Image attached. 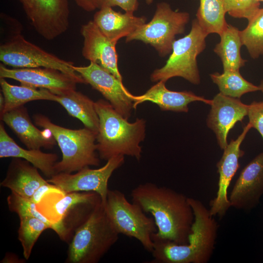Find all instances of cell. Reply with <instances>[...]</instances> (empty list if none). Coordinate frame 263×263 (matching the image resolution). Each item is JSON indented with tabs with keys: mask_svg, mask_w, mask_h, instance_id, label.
<instances>
[{
	"mask_svg": "<svg viewBox=\"0 0 263 263\" xmlns=\"http://www.w3.org/2000/svg\"><path fill=\"white\" fill-rule=\"evenodd\" d=\"M131 196L132 202L153 216L157 230L151 237L179 244L188 243L194 220L188 197L169 188L151 182L135 187Z\"/></svg>",
	"mask_w": 263,
	"mask_h": 263,
	"instance_id": "obj_1",
	"label": "cell"
},
{
	"mask_svg": "<svg viewBox=\"0 0 263 263\" xmlns=\"http://www.w3.org/2000/svg\"><path fill=\"white\" fill-rule=\"evenodd\" d=\"M194 215L192 233L187 244L151 237L152 263H207L215 249L219 225L209 210L200 200L188 198Z\"/></svg>",
	"mask_w": 263,
	"mask_h": 263,
	"instance_id": "obj_2",
	"label": "cell"
},
{
	"mask_svg": "<svg viewBox=\"0 0 263 263\" xmlns=\"http://www.w3.org/2000/svg\"><path fill=\"white\" fill-rule=\"evenodd\" d=\"M99 124L96 136L97 151L100 159L108 161L117 155H128L139 161L140 145L146 135V121L137 118L130 123L120 114L108 101L95 102Z\"/></svg>",
	"mask_w": 263,
	"mask_h": 263,
	"instance_id": "obj_3",
	"label": "cell"
},
{
	"mask_svg": "<svg viewBox=\"0 0 263 263\" xmlns=\"http://www.w3.org/2000/svg\"><path fill=\"white\" fill-rule=\"evenodd\" d=\"M119 235L100 201L88 218L75 230L66 263H98L117 242Z\"/></svg>",
	"mask_w": 263,
	"mask_h": 263,
	"instance_id": "obj_4",
	"label": "cell"
},
{
	"mask_svg": "<svg viewBox=\"0 0 263 263\" xmlns=\"http://www.w3.org/2000/svg\"><path fill=\"white\" fill-rule=\"evenodd\" d=\"M33 119L37 126L53 135L62 152V159L55 167L56 174L71 173L86 167L100 165L95 144L96 133L85 127L72 130L56 125L41 114L35 115Z\"/></svg>",
	"mask_w": 263,
	"mask_h": 263,
	"instance_id": "obj_5",
	"label": "cell"
},
{
	"mask_svg": "<svg viewBox=\"0 0 263 263\" xmlns=\"http://www.w3.org/2000/svg\"><path fill=\"white\" fill-rule=\"evenodd\" d=\"M207 36L196 19H193L189 33L175 40L166 64L153 71L150 76V80L166 82L171 78L181 77L194 85L199 84L200 76L197 57L206 48Z\"/></svg>",
	"mask_w": 263,
	"mask_h": 263,
	"instance_id": "obj_6",
	"label": "cell"
},
{
	"mask_svg": "<svg viewBox=\"0 0 263 263\" xmlns=\"http://www.w3.org/2000/svg\"><path fill=\"white\" fill-rule=\"evenodd\" d=\"M104 207L112 224L119 234L136 239L146 250L152 251L151 235L157 231L153 218L146 215L139 206L131 203L125 194L117 189H109Z\"/></svg>",
	"mask_w": 263,
	"mask_h": 263,
	"instance_id": "obj_7",
	"label": "cell"
},
{
	"mask_svg": "<svg viewBox=\"0 0 263 263\" xmlns=\"http://www.w3.org/2000/svg\"><path fill=\"white\" fill-rule=\"evenodd\" d=\"M189 17L188 13L174 11L167 2L158 3L151 20L127 36L126 42L142 41L164 57L171 53L176 35L184 33Z\"/></svg>",
	"mask_w": 263,
	"mask_h": 263,
	"instance_id": "obj_8",
	"label": "cell"
},
{
	"mask_svg": "<svg viewBox=\"0 0 263 263\" xmlns=\"http://www.w3.org/2000/svg\"><path fill=\"white\" fill-rule=\"evenodd\" d=\"M0 60L15 68H50L73 77L82 76L73 68V63L62 59L27 41L19 33L11 36L0 46Z\"/></svg>",
	"mask_w": 263,
	"mask_h": 263,
	"instance_id": "obj_9",
	"label": "cell"
},
{
	"mask_svg": "<svg viewBox=\"0 0 263 263\" xmlns=\"http://www.w3.org/2000/svg\"><path fill=\"white\" fill-rule=\"evenodd\" d=\"M103 167L96 169L85 167L75 174L59 172L47 181L58 187L64 193L72 192H95L104 205L108 192V181L115 170L124 163V156H115Z\"/></svg>",
	"mask_w": 263,
	"mask_h": 263,
	"instance_id": "obj_10",
	"label": "cell"
},
{
	"mask_svg": "<svg viewBox=\"0 0 263 263\" xmlns=\"http://www.w3.org/2000/svg\"><path fill=\"white\" fill-rule=\"evenodd\" d=\"M36 31L51 40L68 29L70 8L68 0H19Z\"/></svg>",
	"mask_w": 263,
	"mask_h": 263,
	"instance_id": "obj_11",
	"label": "cell"
},
{
	"mask_svg": "<svg viewBox=\"0 0 263 263\" xmlns=\"http://www.w3.org/2000/svg\"><path fill=\"white\" fill-rule=\"evenodd\" d=\"M73 68L87 84L100 92L120 114L128 120L134 109V95L126 89L122 81L93 62L87 66L74 65Z\"/></svg>",
	"mask_w": 263,
	"mask_h": 263,
	"instance_id": "obj_12",
	"label": "cell"
},
{
	"mask_svg": "<svg viewBox=\"0 0 263 263\" xmlns=\"http://www.w3.org/2000/svg\"><path fill=\"white\" fill-rule=\"evenodd\" d=\"M0 78H11L21 85L45 89L59 94L76 90L77 83L87 84L84 78L73 77L59 70L44 67L14 68L0 65Z\"/></svg>",
	"mask_w": 263,
	"mask_h": 263,
	"instance_id": "obj_13",
	"label": "cell"
},
{
	"mask_svg": "<svg viewBox=\"0 0 263 263\" xmlns=\"http://www.w3.org/2000/svg\"><path fill=\"white\" fill-rule=\"evenodd\" d=\"M251 128V125L248 123L238 138L235 140H231L224 150L222 156L217 163V171L219 175L218 190L216 197L210 202L209 209L210 214L213 216H218L222 218L231 207L227 190L232 178L239 167V159L244 154V151L240 148L241 144Z\"/></svg>",
	"mask_w": 263,
	"mask_h": 263,
	"instance_id": "obj_14",
	"label": "cell"
},
{
	"mask_svg": "<svg viewBox=\"0 0 263 263\" xmlns=\"http://www.w3.org/2000/svg\"><path fill=\"white\" fill-rule=\"evenodd\" d=\"M206 122L215 133L217 144L224 150L227 146V137L236 123L247 115L249 105L240 98H233L219 93L214 96Z\"/></svg>",
	"mask_w": 263,
	"mask_h": 263,
	"instance_id": "obj_15",
	"label": "cell"
},
{
	"mask_svg": "<svg viewBox=\"0 0 263 263\" xmlns=\"http://www.w3.org/2000/svg\"><path fill=\"white\" fill-rule=\"evenodd\" d=\"M263 195V152L254 158L242 170L228 197L231 207L250 211Z\"/></svg>",
	"mask_w": 263,
	"mask_h": 263,
	"instance_id": "obj_16",
	"label": "cell"
},
{
	"mask_svg": "<svg viewBox=\"0 0 263 263\" xmlns=\"http://www.w3.org/2000/svg\"><path fill=\"white\" fill-rule=\"evenodd\" d=\"M80 32L83 38V56L99 64L122 81L117 66L116 43L106 37L93 20L83 25Z\"/></svg>",
	"mask_w": 263,
	"mask_h": 263,
	"instance_id": "obj_17",
	"label": "cell"
},
{
	"mask_svg": "<svg viewBox=\"0 0 263 263\" xmlns=\"http://www.w3.org/2000/svg\"><path fill=\"white\" fill-rule=\"evenodd\" d=\"M0 117L28 149H51L56 145L51 133L41 131L33 124L23 106L4 113Z\"/></svg>",
	"mask_w": 263,
	"mask_h": 263,
	"instance_id": "obj_18",
	"label": "cell"
},
{
	"mask_svg": "<svg viewBox=\"0 0 263 263\" xmlns=\"http://www.w3.org/2000/svg\"><path fill=\"white\" fill-rule=\"evenodd\" d=\"M166 82L159 81L150 87L145 93L134 95L133 108L145 101H150L157 105L162 111L188 113V104L194 101L203 102L210 105L212 99L197 95L191 91H173L169 90Z\"/></svg>",
	"mask_w": 263,
	"mask_h": 263,
	"instance_id": "obj_19",
	"label": "cell"
},
{
	"mask_svg": "<svg viewBox=\"0 0 263 263\" xmlns=\"http://www.w3.org/2000/svg\"><path fill=\"white\" fill-rule=\"evenodd\" d=\"M100 201V196L95 192L62 193L59 199L50 203L42 214L53 224V230L61 240L67 242L68 238L63 223L70 214H72L82 204H95Z\"/></svg>",
	"mask_w": 263,
	"mask_h": 263,
	"instance_id": "obj_20",
	"label": "cell"
},
{
	"mask_svg": "<svg viewBox=\"0 0 263 263\" xmlns=\"http://www.w3.org/2000/svg\"><path fill=\"white\" fill-rule=\"evenodd\" d=\"M145 16L136 17L132 13H122L112 7H103L94 15V22L112 41L117 43L123 37H127L146 23Z\"/></svg>",
	"mask_w": 263,
	"mask_h": 263,
	"instance_id": "obj_21",
	"label": "cell"
},
{
	"mask_svg": "<svg viewBox=\"0 0 263 263\" xmlns=\"http://www.w3.org/2000/svg\"><path fill=\"white\" fill-rule=\"evenodd\" d=\"M37 168L25 160L14 158L10 163L0 186L22 197L30 198L41 185L47 183Z\"/></svg>",
	"mask_w": 263,
	"mask_h": 263,
	"instance_id": "obj_22",
	"label": "cell"
},
{
	"mask_svg": "<svg viewBox=\"0 0 263 263\" xmlns=\"http://www.w3.org/2000/svg\"><path fill=\"white\" fill-rule=\"evenodd\" d=\"M0 157L24 159L49 178L56 174L55 167L58 160L56 154L45 153L40 150L22 148L8 135L1 123L0 124Z\"/></svg>",
	"mask_w": 263,
	"mask_h": 263,
	"instance_id": "obj_23",
	"label": "cell"
},
{
	"mask_svg": "<svg viewBox=\"0 0 263 263\" xmlns=\"http://www.w3.org/2000/svg\"><path fill=\"white\" fill-rule=\"evenodd\" d=\"M59 103L71 116L81 121L85 127L97 134L99 120L95 102L76 90L56 94Z\"/></svg>",
	"mask_w": 263,
	"mask_h": 263,
	"instance_id": "obj_24",
	"label": "cell"
},
{
	"mask_svg": "<svg viewBox=\"0 0 263 263\" xmlns=\"http://www.w3.org/2000/svg\"><path fill=\"white\" fill-rule=\"evenodd\" d=\"M219 36L220 40L213 51L220 58L224 71L239 70L246 62L241 55V48L243 45L240 31L237 27L227 24Z\"/></svg>",
	"mask_w": 263,
	"mask_h": 263,
	"instance_id": "obj_25",
	"label": "cell"
},
{
	"mask_svg": "<svg viewBox=\"0 0 263 263\" xmlns=\"http://www.w3.org/2000/svg\"><path fill=\"white\" fill-rule=\"evenodd\" d=\"M0 84L4 99L0 115L30 101L38 100L56 101V94L47 89H37L23 85H13L4 78H0Z\"/></svg>",
	"mask_w": 263,
	"mask_h": 263,
	"instance_id": "obj_26",
	"label": "cell"
},
{
	"mask_svg": "<svg viewBox=\"0 0 263 263\" xmlns=\"http://www.w3.org/2000/svg\"><path fill=\"white\" fill-rule=\"evenodd\" d=\"M224 0H200L196 19L205 32L219 35L227 25Z\"/></svg>",
	"mask_w": 263,
	"mask_h": 263,
	"instance_id": "obj_27",
	"label": "cell"
},
{
	"mask_svg": "<svg viewBox=\"0 0 263 263\" xmlns=\"http://www.w3.org/2000/svg\"><path fill=\"white\" fill-rule=\"evenodd\" d=\"M210 77L220 93L229 97L240 98L245 94L260 91L259 86L245 79L239 70L225 71L222 74L216 72L211 74Z\"/></svg>",
	"mask_w": 263,
	"mask_h": 263,
	"instance_id": "obj_28",
	"label": "cell"
},
{
	"mask_svg": "<svg viewBox=\"0 0 263 263\" xmlns=\"http://www.w3.org/2000/svg\"><path fill=\"white\" fill-rule=\"evenodd\" d=\"M248 21L247 26L240 31V37L251 57L256 59L263 56V8Z\"/></svg>",
	"mask_w": 263,
	"mask_h": 263,
	"instance_id": "obj_29",
	"label": "cell"
},
{
	"mask_svg": "<svg viewBox=\"0 0 263 263\" xmlns=\"http://www.w3.org/2000/svg\"><path fill=\"white\" fill-rule=\"evenodd\" d=\"M18 240L23 249V254L28 260L33 248L42 232L50 227L39 219L33 217L19 218Z\"/></svg>",
	"mask_w": 263,
	"mask_h": 263,
	"instance_id": "obj_30",
	"label": "cell"
},
{
	"mask_svg": "<svg viewBox=\"0 0 263 263\" xmlns=\"http://www.w3.org/2000/svg\"><path fill=\"white\" fill-rule=\"evenodd\" d=\"M10 211L17 213L19 218L33 217L40 219L53 229V224L38 208L37 205L30 198L22 197L12 192L7 198Z\"/></svg>",
	"mask_w": 263,
	"mask_h": 263,
	"instance_id": "obj_31",
	"label": "cell"
},
{
	"mask_svg": "<svg viewBox=\"0 0 263 263\" xmlns=\"http://www.w3.org/2000/svg\"><path fill=\"white\" fill-rule=\"evenodd\" d=\"M259 0H224L226 13L235 18H244L249 20L259 10Z\"/></svg>",
	"mask_w": 263,
	"mask_h": 263,
	"instance_id": "obj_32",
	"label": "cell"
},
{
	"mask_svg": "<svg viewBox=\"0 0 263 263\" xmlns=\"http://www.w3.org/2000/svg\"><path fill=\"white\" fill-rule=\"evenodd\" d=\"M247 116L251 128L257 130L263 138V101L249 104Z\"/></svg>",
	"mask_w": 263,
	"mask_h": 263,
	"instance_id": "obj_33",
	"label": "cell"
},
{
	"mask_svg": "<svg viewBox=\"0 0 263 263\" xmlns=\"http://www.w3.org/2000/svg\"><path fill=\"white\" fill-rule=\"evenodd\" d=\"M96 8L118 6L125 12L132 13L136 11L139 6L138 0H93Z\"/></svg>",
	"mask_w": 263,
	"mask_h": 263,
	"instance_id": "obj_34",
	"label": "cell"
},
{
	"mask_svg": "<svg viewBox=\"0 0 263 263\" xmlns=\"http://www.w3.org/2000/svg\"><path fill=\"white\" fill-rule=\"evenodd\" d=\"M64 193L56 185L48 182L40 186L30 198L37 205L39 204L43 198L50 193Z\"/></svg>",
	"mask_w": 263,
	"mask_h": 263,
	"instance_id": "obj_35",
	"label": "cell"
},
{
	"mask_svg": "<svg viewBox=\"0 0 263 263\" xmlns=\"http://www.w3.org/2000/svg\"><path fill=\"white\" fill-rule=\"evenodd\" d=\"M76 4L85 11L91 12L96 9L93 0H74Z\"/></svg>",
	"mask_w": 263,
	"mask_h": 263,
	"instance_id": "obj_36",
	"label": "cell"
},
{
	"mask_svg": "<svg viewBox=\"0 0 263 263\" xmlns=\"http://www.w3.org/2000/svg\"><path fill=\"white\" fill-rule=\"evenodd\" d=\"M259 87L260 88V91L263 93V80L261 81Z\"/></svg>",
	"mask_w": 263,
	"mask_h": 263,
	"instance_id": "obj_37",
	"label": "cell"
},
{
	"mask_svg": "<svg viewBox=\"0 0 263 263\" xmlns=\"http://www.w3.org/2000/svg\"><path fill=\"white\" fill-rule=\"evenodd\" d=\"M146 0V3L149 5L152 3L153 1V0Z\"/></svg>",
	"mask_w": 263,
	"mask_h": 263,
	"instance_id": "obj_38",
	"label": "cell"
},
{
	"mask_svg": "<svg viewBox=\"0 0 263 263\" xmlns=\"http://www.w3.org/2000/svg\"><path fill=\"white\" fill-rule=\"evenodd\" d=\"M260 1H263V0H259Z\"/></svg>",
	"mask_w": 263,
	"mask_h": 263,
	"instance_id": "obj_39",
	"label": "cell"
}]
</instances>
